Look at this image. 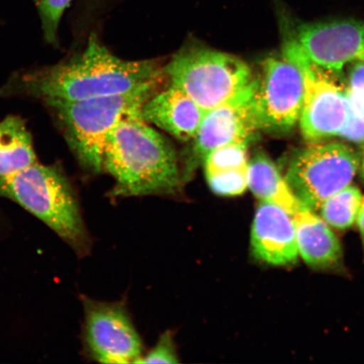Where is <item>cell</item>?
I'll return each mask as SVG.
<instances>
[{
    "mask_svg": "<svg viewBox=\"0 0 364 364\" xmlns=\"http://www.w3.org/2000/svg\"><path fill=\"white\" fill-rule=\"evenodd\" d=\"M164 72L171 85L183 91L205 112L237 97L256 80L240 58L202 46L181 50Z\"/></svg>",
    "mask_w": 364,
    "mask_h": 364,
    "instance_id": "cell-5",
    "label": "cell"
},
{
    "mask_svg": "<svg viewBox=\"0 0 364 364\" xmlns=\"http://www.w3.org/2000/svg\"><path fill=\"white\" fill-rule=\"evenodd\" d=\"M85 333L88 348L102 363H139L143 345L129 314L120 304L87 301Z\"/></svg>",
    "mask_w": 364,
    "mask_h": 364,
    "instance_id": "cell-11",
    "label": "cell"
},
{
    "mask_svg": "<svg viewBox=\"0 0 364 364\" xmlns=\"http://www.w3.org/2000/svg\"><path fill=\"white\" fill-rule=\"evenodd\" d=\"M362 200L360 191L350 184L322 203L321 217L327 225L336 229H348L357 220Z\"/></svg>",
    "mask_w": 364,
    "mask_h": 364,
    "instance_id": "cell-18",
    "label": "cell"
},
{
    "mask_svg": "<svg viewBox=\"0 0 364 364\" xmlns=\"http://www.w3.org/2000/svg\"><path fill=\"white\" fill-rule=\"evenodd\" d=\"M103 169L122 196L175 193L183 181L172 144L141 116L125 118L109 134Z\"/></svg>",
    "mask_w": 364,
    "mask_h": 364,
    "instance_id": "cell-2",
    "label": "cell"
},
{
    "mask_svg": "<svg viewBox=\"0 0 364 364\" xmlns=\"http://www.w3.org/2000/svg\"><path fill=\"white\" fill-rule=\"evenodd\" d=\"M338 136L352 142L364 143V115L350 106L347 122Z\"/></svg>",
    "mask_w": 364,
    "mask_h": 364,
    "instance_id": "cell-22",
    "label": "cell"
},
{
    "mask_svg": "<svg viewBox=\"0 0 364 364\" xmlns=\"http://www.w3.org/2000/svg\"><path fill=\"white\" fill-rule=\"evenodd\" d=\"M353 63L345 84L346 94L350 106L364 115V63Z\"/></svg>",
    "mask_w": 364,
    "mask_h": 364,
    "instance_id": "cell-20",
    "label": "cell"
},
{
    "mask_svg": "<svg viewBox=\"0 0 364 364\" xmlns=\"http://www.w3.org/2000/svg\"><path fill=\"white\" fill-rule=\"evenodd\" d=\"M38 162L25 122L18 116H9L0 122V178Z\"/></svg>",
    "mask_w": 364,
    "mask_h": 364,
    "instance_id": "cell-17",
    "label": "cell"
},
{
    "mask_svg": "<svg viewBox=\"0 0 364 364\" xmlns=\"http://www.w3.org/2000/svg\"><path fill=\"white\" fill-rule=\"evenodd\" d=\"M205 111L183 91L171 85L152 95L141 109V117L183 142L197 134Z\"/></svg>",
    "mask_w": 364,
    "mask_h": 364,
    "instance_id": "cell-13",
    "label": "cell"
},
{
    "mask_svg": "<svg viewBox=\"0 0 364 364\" xmlns=\"http://www.w3.org/2000/svg\"><path fill=\"white\" fill-rule=\"evenodd\" d=\"M107 0H80L78 11L80 17L88 16L91 12L102 6Z\"/></svg>",
    "mask_w": 364,
    "mask_h": 364,
    "instance_id": "cell-23",
    "label": "cell"
},
{
    "mask_svg": "<svg viewBox=\"0 0 364 364\" xmlns=\"http://www.w3.org/2000/svg\"><path fill=\"white\" fill-rule=\"evenodd\" d=\"M358 225L362 235L363 242L364 245V198L363 197L360 208H359L357 217Z\"/></svg>",
    "mask_w": 364,
    "mask_h": 364,
    "instance_id": "cell-24",
    "label": "cell"
},
{
    "mask_svg": "<svg viewBox=\"0 0 364 364\" xmlns=\"http://www.w3.org/2000/svg\"><path fill=\"white\" fill-rule=\"evenodd\" d=\"M42 25L46 43L58 47V28L63 14L73 0H33Z\"/></svg>",
    "mask_w": 364,
    "mask_h": 364,
    "instance_id": "cell-19",
    "label": "cell"
},
{
    "mask_svg": "<svg viewBox=\"0 0 364 364\" xmlns=\"http://www.w3.org/2000/svg\"><path fill=\"white\" fill-rule=\"evenodd\" d=\"M156 86L85 101L44 103L82 168L99 173L103 170L104 147L109 134L125 118L141 116V109Z\"/></svg>",
    "mask_w": 364,
    "mask_h": 364,
    "instance_id": "cell-3",
    "label": "cell"
},
{
    "mask_svg": "<svg viewBox=\"0 0 364 364\" xmlns=\"http://www.w3.org/2000/svg\"><path fill=\"white\" fill-rule=\"evenodd\" d=\"M248 144H230L208 153L203 166L209 188L217 195L235 197L248 188Z\"/></svg>",
    "mask_w": 364,
    "mask_h": 364,
    "instance_id": "cell-15",
    "label": "cell"
},
{
    "mask_svg": "<svg viewBox=\"0 0 364 364\" xmlns=\"http://www.w3.org/2000/svg\"><path fill=\"white\" fill-rule=\"evenodd\" d=\"M0 195L33 213L73 247L80 249L86 235L70 181L58 166L36 163L0 178Z\"/></svg>",
    "mask_w": 364,
    "mask_h": 364,
    "instance_id": "cell-4",
    "label": "cell"
},
{
    "mask_svg": "<svg viewBox=\"0 0 364 364\" xmlns=\"http://www.w3.org/2000/svg\"><path fill=\"white\" fill-rule=\"evenodd\" d=\"M176 346L170 332L161 336L151 351L143 356L139 363H178Z\"/></svg>",
    "mask_w": 364,
    "mask_h": 364,
    "instance_id": "cell-21",
    "label": "cell"
},
{
    "mask_svg": "<svg viewBox=\"0 0 364 364\" xmlns=\"http://www.w3.org/2000/svg\"><path fill=\"white\" fill-rule=\"evenodd\" d=\"M248 188L262 202L276 204L291 215L302 206L274 163L262 153L249 161Z\"/></svg>",
    "mask_w": 364,
    "mask_h": 364,
    "instance_id": "cell-16",
    "label": "cell"
},
{
    "mask_svg": "<svg viewBox=\"0 0 364 364\" xmlns=\"http://www.w3.org/2000/svg\"><path fill=\"white\" fill-rule=\"evenodd\" d=\"M360 164V156L348 145L316 144L294 154L284 178L300 203L316 211L351 183Z\"/></svg>",
    "mask_w": 364,
    "mask_h": 364,
    "instance_id": "cell-7",
    "label": "cell"
},
{
    "mask_svg": "<svg viewBox=\"0 0 364 364\" xmlns=\"http://www.w3.org/2000/svg\"><path fill=\"white\" fill-rule=\"evenodd\" d=\"M284 55L299 68L304 78V103L299 121L304 138L316 142L338 136L347 122L350 108L339 72L318 65L290 36Z\"/></svg>",
    "mask_w": 364,
    "mask_h": 364,
    "instance_id": "cell-6",
    "label": "cell"
},
{
    "mask_svg": "<svg viewBox=\"0 0 364 364\" xmlns=\"http://www.w3.org/2000/svg\"><path fill=\"white\" fill-rule=\"evenodd\" d=\"M256 85L257 79L237 97L205 112L182 173L183 181L189 179L196 168L213 149L230 144L252 142L259 130L253 110Z\"/></svg>",
    "mask_w": 364,
    "mask_h": 364,
    "instance_id": "cell-9",
    "label": "cell"
},
{
    "mask_svg": "<svg viewBox=\"0 0 364 364\" xmlns=\"http://www.w3.org/2000/svg\"><path fill=\"white\" fill-rule=\"evenodd\" d=\"M304 95L301 72L285 55L265 59L257 79L253 110L259 130L283 134L299 121Z\"/></svg>",
    "mask_w": 364,
    "mask_h": 364,
    "instance_id": "cell-8",
    "label": "cell"
},
{
    "mask_svg": "<svg viewBox=\"0 0 364 364\" xmlns=\"http://www.w3.org/2000/svg\"><path fill=\"white\" fill-rule=\"evenodd\" d=\"M161 77L156 63L117 58L93 33L83 51L65 60L15 73L0 87V98L80 102L156 86Z\"/></svg>",
    "mask_w": 364,
    "mask_h": 364,
    "instance_id": "cell-1",
    "label": "cell"
},
{
    "mask_svg": "<svg viewBox=\"0 0 364 364\" xmlns=\"http://www.w3.org/2000/svg\"><path fill=\"white\" fill-rule=\"evenodd\" d=\"M361 166H362L363 176L364 177V154H363V159L361 161Z\"/></svg>",
    "mask_w": 364,
    "mask_h": 364,
    "instance_id": "cell-25",
    "label": "cell"
},
{
    "mask_svg": "<svg viewBox=\"0 0 364 364\" xmlns=\"http://www.w3.org/2000/svg\"><path fill=\"white\" fill-rule=\"evenodd\" d=\"M293 218L299 255L309 266L326 268L339 261V240L323 218L303 204Z\"/></svg>",
    "mask_w": 364,
    "mask_h": 364,
    "instance_id": "cell-14",
    "label": "cell"
},
{
    "mask_svg": "<svg viewBox=\"0 0 364 364\" xmlns=\"http://www.w3.org/2000/svg\"><path fill=\"white\" fill-rule=\"evenodd\" d=\"M250 247L257 260L270 265L286 266L297 261L293 215L276 204L261 201L252 222Z\"/></svg>",
    "mask_w": 364,
    "mask_h": 364,
    "instance_id": "cell-12",
    "label": "cell"
},
{
    "mask_svg": "<svg viewBox=\"0 0 364 364\" xmlns=\"http://www.w3.org/2000/svg\"><path fill=\"white\" fill-rule=\"evenodd\" d=\"M289 36L312 61L327 70L340 72L350 63H364V21L296 23Z\"/></svg>",
    "mask_w": 364,
    "mask_h": 364,
    "instance_id": "cell-10",
    "label": "cell"
}]
</instances>
